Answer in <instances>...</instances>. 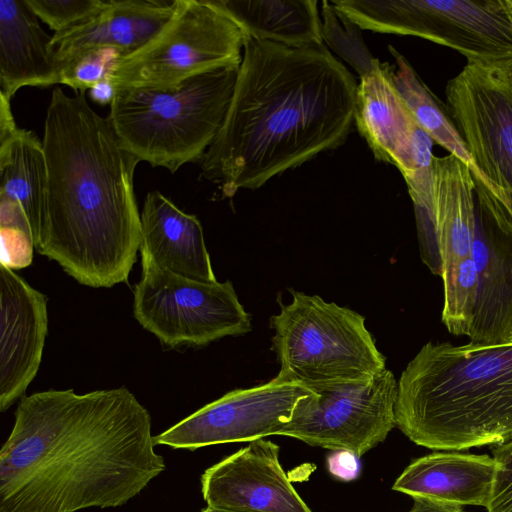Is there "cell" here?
I'll return each mask as SVG.
<instances>
[{"instance_id": "6da1fadb", "label": "cell", "mask_w": 512, "mask_h": 512, "mask_svg": "<svg viewBox=\"0 0 512 512\" xmlns=\"http://www.w3.org/2000/svg\"><path fill=\"white\" fill-rule=\"evenodd\" d=\"M127 388L22 396L0 451V512H76L137 496L166 466Z\"/></svg>"}, {"instance_id": "7a4b0ae2", "label": "cell", "mask_w": 512, "mask_h": 512, "mask_svg": "<svg viewBox=\"0 0 512 512\" xmlns=\"http://www.w3.org/2000/svg\"><path fill=\"white\" fill-rule=\"evenodd\" d=\"M358 83L324 46L246 39L223 123L201 176L225 197L333 150L355 123Z\"/></svg>"}, {"instance_id": "3957f363", "label": "cell", "mask_w": 512, "mask_h": 512, "mask_svg": "<svg viewBox=\"0 0 512 512\" xmlns=\"http://www.w3.org/2000/svg\"><path fill=\"white\" fill-rule=\"evenodd\" d=\"M85 95L58 87L51 93L42 139L48 182L35 248L80 284L109 288L128 281L140 250L133 186L140 161Z\"/></svg>"}, {"instance_id": "277c9868", "label": "cell", "mask_w": 512, "mask_h": 512, "mask_svg": "<svg viewBox=\"0 0 512 512\" xmlns=\"http://www.w3.org/2000/svg\"><path fill=\"white\" fill-rule=\"evenodd\" d=\"M396 426L433 450L512 439V339L494 345L425 344L398 380Z\"/></svg>"}, {"instance_id": "5b68a950", "label": "cell", "mask_w": 512, "mask_h": 512, "mask_svg": "<svg viewBox=\"0 0 512 512\" xmlns=\"http://www.w3.org/2000/svg\"><path fill=\"white\" fill-rule=\"evenodd\" d=\"M239 66L209 71L175 91L116 90L107 118L121 145L139 161L175 173L201 160L216 137Z\"/></svg>"}, {"instance_id": "8992f818", "label": "cell", "mask_w": 512, "mask_h": 512, "mask_svg": "<svg viewBox=\"0 0 512 512\" xmlns=\"http://www.w3.org/2000/svg\"><path fill=\"white\" fill-rule=\"evenodd\" d=\"M292 302L280 304L270 319L277 377L312 389L372 377L386 369L385 357L365 326V317L291 290Z\"/></svg>"}, {"instance_id": "52a82bcc", "label": "cell", "mask_w": 512, "mask_h": 512, "mask_svg": "<svg viewBox=\"0 0 512 512\" xmlns=\"http://www.w3.org/2000/svg\"><path fill=\"white\" fill-rule=\"evenodd\" d=\"M445 95L471 159L477 205L512 222V60L467 62Z\"/></svg>"}, {"instance_id": "ba28073f", "label": "cell", "mask_w": 512, "mask_h": 512, "mask_svg": "<svg viewBox=\"0 0 512 512\" xmlns=\"http://www.w3.org/2000/svg\"><path fill=\"white\" fill-rule=\"evenodd\" d=\"M247 38L216 0H176L164 27L140 49L118 58L107 77L115 90L175 91L200 74L240 66Z\"/></svg>"}, {"instance_id": "9c48e42d", "label": "cell", "mask_w": 512, "mask_h": 512, "mask_svg": "<svg viewBox=\"0 0 512 512\" xmlns=\"http://www.w3.org/2000/svg\"><path fill=\"white\" fill-rule=\"evenodd\" d=\"M362 30L416 36L457 50L467 62L512 60V0H333Z\"/></svg>"}, {"instance_id": "30bf717a", "label": "cell", "mask_w": 512, "mask_h": 512, "mask_svg": "<svg viewBox=\"0 0 512 512\" xmlns=\"http://www.w3.org/2000/svg\"><path fill=\"white\" fill-rule=\"evenodd\" d=\"M142 275L134 288L135 319L164 345L206 346L251 331V316L232 283H204L160 268L141 254Z\"/></svg>"}, {"instance_id": "8fae6325", "label": "cell", "mask_w": 512, "mask_h": 512, "mask_svg": "<svg viewBox=\"0 0 512 512\" xmlns=\"http://www.w3.org/2000/svg\"><path fill=\"white\" fill-rule=\"evenodd\" d=\"M310 390L277 435L332 451L348 450L360 458L396 426L398 381L388 369L366 379Z\"/></svg>"}, {"instance_id": "7c38bea8", "label": "cell", "mask_w": 512, "mask_h": 512, "mask_svg": "<svg viewBox=\"0 0 512 512\" xmlns=\"http://www.w3.org/2000/svg\"><path fill=\"white\" fill-rule=\"evenodd\" d=\"M406 184L414 206L421 259L442 278L471 257L476 225L471 170L454 155L434 156L430 167Z\"/></svg>"}, {"instance_id": "4fadbf2b", "label": "cell", "mask_w": 512, "mask_h": 512, "mask_svg": "<svg viewBox=\"0 0 512 512\" xmlns=\"http://www.w3.org/2000/svg\"><path fill=\"white\" fill-rule=\"evenodd\" d=\"M311 392L300 383L277 376L263 385L236 389L154 436V444L194 451L277 435L297 402Z\"/></svg>"}, {"instance_id": "5bb4252c", "label": "cell", "mask_w": 512, "mask_h": 512, "mask_svg": "<svg viewBox=\"0 0 512 512\" xmlns=\"http://www.w3.org/2000/svg\"><path fill=\"white\" fill-rule=\"evenodd\" d=\"M391 72L392 66L378 60L360 77L355 124L374 157L396 166L406 182L430 167L433 140L407 107Z\"/></svg>"}, {"instance_id": "9a60e30c", "label": "cell", "mask_w": 512, "mask_h": 512, "mask_svg": "<svg viewBox=\"0 0 512 512\" xmlns=\"http://www.w3.org/2000/svg\"><path fill=\"white\" fill-rule=\"evenodd\" d=\"M207 507L221 512H312L279 461V446L258 439L201 476Z\"/></svg>"}, {"instance_id": "2e32d148", "label": "cell", "mask_w": 512, "mask_h": 512, "mask_svg": "<svg viewBox=\"0 0 512 512\" xmlns=\"http://www.w3.org/2000/svg\"><path fill=\"white\" fill-rule=\"evenodd\" d=\"M47 297L0 264V411L35 378L48 331Z\"/></svg>"}, {"instance_id": "e0dca14e", "label": "cell", "mask_w": 512, "mask_h": 512, "mask_svg": "<svg viewBox=\"0 0 512 512\" xmlns=\"http://www.w3.org/2000/svg\"><path fill=\"white\" fill-rule=\"evenodd\" d=\"M176 0H107L90 19L54 33L49 44L55 73L60 77L84 54L114 50L120 58L150 41L171 18Z\"/></svg>"}, {"instance_id": "ac0fdd59", "label": "cell", "mask_w": 512, "mask_h": 512, "mask_svg": "<svg viewBox=\"0 0 512 512\" xmlns=\"http://www.w3.org/2000/svg\"><path fill=\"white\" fill-rule=\"evenodd\" d=\"M477 273V298L470 343L494 345L512 339V222L476 203L471 251Z\"/></svg>"}, {"instance_id": "d6986e66", "label": "cell", "mask_w": 512, "mask_h": 512, "mask_svg": "<svg viewBox=\"0 0 512 512\" xmlns=\"http://www.w3.org/2000/svg\"><path fill=\"white\" fill-rule=\"evenodd\" d=\"M140 219V254L177 275L204 283L217 281L202 226L195 215L183 212L170 199L153 191L145 198Z\"/></svg>"}, {"instance_id": "ffe728a7", "label": "cell", "mask_w": 512, "mask_h": 512, "mask_svg": "<svg viewBox=\"0 0 512 512\" xmlns=\"http://www.w3.org/2000/svg\"><path fill=\"white\" fill-rule=\"evenodd\" d=\"M495 470L494 458L485 454L435 452L413 460L396 479L392 489L412 498L486 508Z\"/></svg>"}, {"instance_id": "44dd1931", "label": "cell", "mask_w": 512, "mask_h": 512, "mask_svg": "<svg viewBox=\"0 0 512 512\" xmlns=\"http://www.w3.org/2000/svg\"><path fill=\"white\" fill-rule=\"evenodd\" d=\"M47 35L24 0H0V94L58 84Z\"/></svg>"}, {"instance_id": "7402d4cb", "label": "cell", "mask_w": 512, "mask_h": 512, "mask_svg": "<svg viewBox=\"0 0 512 512\" xmlns=\"http://www.w3.org/2000/svg\"><path fill=\"white\" fill-rule=\"evenodd\" d=\"M248 37L286 46L323 44L315 0H216Z\"/></svg>"}, {"instance_id": "603a6c76", "label": "cell", "mask_w": 512, "mask_h": 512, "mask_svg": "<svg viewBox=\"0 0 512 512\" xmlns=\"http://www.w3.org/2000/svg\"><path fill=\"white\" fill-rule=\"evenodd\" d=\"M48 169L42 141L25 129L0 141V196L18 202L38 239Z\"/></svg>"}, {"instance_id": "cb8c5ba5", "label": "cell", "mask_w": 512, "mask_h": 512, "mask_svg": "<svg viewBox=\"0 0 512 512\" xmlns=\"http://www.w3.org/2000/svg\"><path fill=\"white\" fill-rule=\"evenodd\" d=\"M388 50L395 60L391 72L393 82L418 124L433 142L442 146L470 168L471 159L468 151L451 119L405 57L391 45L388 46Z\"/></svg>"}, {"instance_id": "d4e9b609", "label": "cell", "mask_w": 512, "mask_h": 512, "mask_svg": "<svg viewBox=\"0 0 512 512\" xmlns=\"http://www.w3.org/2000/svg\"><path fill=\"white\" fill-rule=\"evenodd\" d=\"M442 280V322L451 334L468 337L477 298V273L472 257L464 259L445 273Z\"/></svg>"}, {"instance_id": "484cf974", "label": "cell", "mask_w": 512, "mask_h": 512, "mask_svg": "<svg viewBox=\"0 0 512 512\" xmlns=\"http://www.w3.org/2000/svg\"><path fill=\"white\" fill-rule=\"evenodd\" d=\"M321 14L323 42L353 67L359 77L370 72L378 59L372 56L364 43L362 29L336 10L331 1L322 2Z\"/></svg>"}, {"instance_id": "4316f807", "label": "cell", "mask_w": 512, "mask_h": 512, "mask_svg": "<svg viewBox=\"0 0 512 512\" xmlns=\"http://www.w3.org/2000/svg\"><path fill=\"white\" fill-rule=\"evenodd\" d=\"M55 33L64 32L99 13L107 0H24Z\"/></svg>"}, {"instance_id": "83f0119b", "label": "cell", "mask_w": 512, "mask_h": 512, "mask_svg": "<svg viewBox=\"0 0 512 512\" xmlns=\"http://www.w3.org/2000/svg\"><path fill=\"white\" fill-rule=\"evenodd\" d=\"M120 58L114 50L91 51L72 63L60 77V84L71 87L74 92L86 91L105 79Z\"/></svg>"}, {"instance_id": "f1b7e54d", "label": "cell", "mask_w": 512, "mask_h": 512, "mask_svg": "<svg viewBox=\"0 0 512 512\" xmlns=\"http://www.w3.org/2000/svg\"><path fill=\"white\" fill-rule=\"evenodd\" d=\"M496 470L487 512H512V439L492 448Z\"/></svg>"}, {"instance_id": "f546056e", "label": "cell", "mask_w": 512, "mask_h": 512, "mask_svg": "<svg viewBox=\"0 0 512 512\" xmlns=\"http://www.w3.org/2000/svg\"><path fill=\"white\" fill-rule=\"evenodd\" d=\"M0 239L1 265L16 270L32 263L35 245L31 233L13 227H0Z\"/></svg>"}, {"instance_id": "4dcf8cb0", "label": "cell", "mask_w": 512, "mask_h": 512, "mask_svg": "<svg viewBox=\"0 0 512 512\" xmlns=\"http://www.w3.org/2000/svg\"><path fill=\"white\" fill-rule=\"evenodd\" d=\"M327 467L337 479L352 481L360 472L359 457L348 450H334L327 458Z\"/></svg>"}, {"instance_id": "1f68e13d", "label": "cell", "mask_w": 512, "mask_h": 512, "mask_svg": "<svg viewBox=\"0 0 512 512\" xmlns=\"http://www.w3.org/2000/svg\"><path fill=\"white\" fill-rule=\"evenodd\" d=\"M0 227L18 228L32 234L30 223L21 205L2 196H0Z\"/></svg>"}, {"instance_id": "d6a6232c", "label": "cell", "mask_w": 512, "mask_h": 512, "mask_svg": "<svg viewBox=\"0 0 512 512\" xmlns=\"http://www.w3.org/2000/svg\"><path fill=\"white\" fill-rule=\"evenodd\" d=\"M409 512H463L462 506L434 499L415 497Z\"/></svg>"}, {"instance_id": "836d02e7", "label": "cell", "mask_w": 512, "mask_h": 512, "mask_svg": "<svg viewBox=\"0 0 512 512\" xmlns=\"http://www.w3.org/2000/svg\"><path fill=\"white\" fill-rule=\"evenodd\" d=\"M89 90L91 99L100 105H110L116 93V90L108 77L95 84Z\"/></svg>"}, {"instance_id": "e575fe53", "label": "cell", "mask_w": 512, "mask_h": 512, "mask_svg": "<svg viewBox=\"0 0 512 512\" xmlns=\"http://www.w3.org/2000/svg\"><path fill=\"white\" fill-rule=\"evenodd\" d=\"M200 512H221V511L206 507L205 509H202Z\"/></svg>"}]
</instances>
